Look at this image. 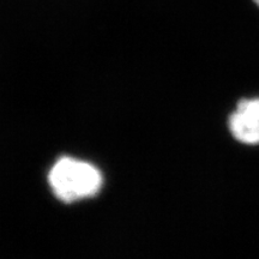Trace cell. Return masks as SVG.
I'll use <instances>...</instances> for the list:
<instances>
[{"mask_svg":"<svg viewBox=\"0 0 259 259\" xmlns=\"http://www.w3.org/2000/svg\"><path fill=\"white\" fill-rule=\"evenodd\" d=\"M48 183L58 199L72 203L95 196L101 190L103 177L89 162L63 156L50 169Z\"/></svg>","mask_w":259,"mask_h":259,"instance_id":"6da1fadb","label":"cell"},{"mask_svg":"<svg viewBox=\"0 0 259 259\" xmlns=\"http://www.w3.org/2000/svg\"><path fill=\"white\" fill-rule=\"evenodd\" d=\"M233 137L240 143L259 144V97L242 99L228 120Z\"/></svg>","mask_w":259,"mask_h":259,"instance_id":"7a4b0ae2","label":"cell"},{"mask_svg":"<svg viewBox=\"0 0 259 259\" xmlns=\"http://www.w3.org/2000/svg\"><path fill=\"white\" fill-rule=\"evenodd\" d=\"M253 3H254V4H255V5H257V6H258V8H259V0H253Z\"/></svg>","mask_w":259,"mask_h":259,"instance_id":"3957f363","label":"cell"}]
</instances>
